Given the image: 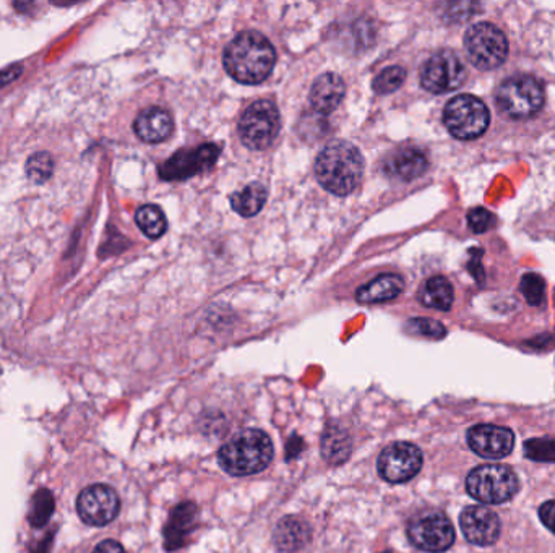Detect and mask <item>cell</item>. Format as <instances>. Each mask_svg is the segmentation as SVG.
Returning a JSON list of instances; mask_svg holds the SVG:
<instances>
[{
    "mask_svg": "<svg viewBox=\"0 0 555 553\" xmlns=\"http://www.w3.org/2000/svg\"><path fill=\"white\" fill-rule=\"evenodd\" d=\"M525 457L538 463H555V439H531L525 443Z\"/></svg>",
    "mask_w": 555,
    "mask_h": 553,
    "instance_id": "obj_29",
    "label": "cell"
},
{
    "mask_svg": "<svg viewBox=\"0 0 555 553\" xmlns=\"http://www.w3.org/2000/svg\"><path fill=\"white\" fill-rule=\"evenodd\" d=\"M383 553H390V552H383Z\"/></svg>",
    "mask_w": 555,
    "mask_h": 553,
    "instance_id": "obj_36",
    "label": "cell"
},
{
    "mask_svg": "<svg viewBox=\"0 0 555 553\" xmlns=\"http://www.w3.org/2000/svg\"><path fill=\"white\" fill-rule=\"evenodd\" d=\"M135 221L141 232L150 239L161 238L168 229L166 216L156 205H143L135 213Z\"/></svg>",
    "mask_w": 555,
    "mask_h": 553,
    "instance_id": "obj_25",
    "label": "cell"
},
{
    "mask_svg": "<svg viewBox=\"0 0 555 553\" xmlns=\"http://www.w3.org/2000/svg\"><path fill=\"white\" fill-rule=\"evenodd\" d=\"M20 73H21L20 67H12V69H7V71H0V88L9 85L12 81H15L20 77Z\"/></svg>",
    "mask_w": 555,
    "mask_h": 553,
    "instance_id": "obj_35",
    "label": "cell"
},
{
    "mask_svg": "<svg viewBox=\"0 0 555 553\" xmlns=\"http://www.w3.org/2000/svg\"><path fill=\"white\" fill-rule=\"evenodd\" d=\"M405 289V281L398 274H382L356 292V299L361 304H377L397 299Z\"/></svg>",
    "mask_w": 555,
    "mask_h": 553,
    "instance_id": "obj_21",
    "label": "cell"
},
{
    "mask_svg": "<svg viewBox=\"0 0 555 553\" xmlns=\"http://www.w3.org/2000/svg\"><path fill=\"white\" fill-rule=\"evenodd\" d=\"M121 509V500L114 489L105 483L87 487L77 500L79 516L89 526H106L114 521Z\"/></svg>",
    "mask_w": 555,
    "mask_h": 553,
    "instance_id": "obj_13",
    "label": "cell"
},
{
    "mask_svg": "<svg viewBox=\"0 0 555 553\" xmlns=\"http://www.w3.org/2000/svg\"><path fill=\"white\" fill-rule=\"evenodd\" d=\"M27 176L33 184H45L54 172V159L49 153L41 151L35 153L33 156H29L27 161Z\"/></svg>",
    "mask_w": 555,
    "mask_h": 553,
    "instance_id": "obj_27",
    "label": "cell"
},
{
    "mask_svg": "<svg viewBox=\"0 0 555 553\" xmlns=\"http://www.w3.org/2000/svg\"><path fill=\"white\" fill-rule=\"evenodd\" d=\"M421 302L425 307L435 308L447 312L453 304V288L445 278L433 276L429 281L424 284L423 290L419 294Z\"/></svg>",
    "mask_w": 555,
    "mask_h": 553,
    "instance_id": "obj_23",
    "label": "cell"
},
{
    "mask_svg": "<svg viewBox=\"0 0 555 553\" xmlns=\"http://www.w3.org/2000/svg\"><path fill=\"white\" fill-rule=\"evenodd\" d=\"M93 553H125V550L122 545L115 540H103L101 544L97 545Z\"/></svg>",
    "mask_w": 555,
    "mask_h": 553,
    "instance_id": "obj_34",
    "label": "cell"
},
{
    "mask_svg": "<svg viewBox=\"0 0 555 553\" xmlns=\"http://www.w3.org/2000/svg\"><path fill=\"white\" fill-rule=\"evenodd\" d=\"M423 467V453L413 443L398 441L380 453L377 469L383 481L403 483L411 481Z\"/></svg>",
    "mask_w": 555,
    "mask_h": 553,
    "instance_id": "obj_11",
    "label": "cell"
},
{
    "mask_svg": "<svg viewBox=\"0 0 555 553\" xmlns=\"http://www.w3.org/2000/svg\"><path fill=\"white\" fill-rule=\"evenodd\" d=\"M220 147L206 143L192 150H181L159 166V176L164 180H185L212 169L218 156Z\"/></svg>",
    "mask_w": 555,
    "mask_h": 553,
    "instance_id": "obj_12",
    "label": "cell"
},
{
    "mask_svg": "<svg viewBox=\"0 0 555 553\" xmlns=\"http://www.w3.org/2000/svg\"><path fill=\"white\" fill-rule=\"evenodd\" d=\"M492 213H489L485 208H475L467 213V226L476 234H484L492 228Z\"/></svg>",
    "mask_w": 555,
    "mask_h": 553,
    "instance_id": "obj_32",
    "label": "cell"
},
{
    "mask_svg": "<svg viewBox=\"0 0 555 553\" xmlns=\"http://www.w3.org/2000/svg\"><path fill=\"white\" fill-rule=\"evenodd\" d=\"M265 202H266V189L258 182L247 185L231 197V205L234 211L246 218L256 216V213L264 208Z\"/></svg>",
    "mask_w": 555,
    "mask_h": 553,
    "instance_id": "obj_24",
    "label": "cell"
},
{
    "mask_svg": "<svg viewBox=\"0 0 555 553\" xmlns=\"http://www.w3.org/2000/svg\"><path fill=\"white\" fill-rule=\"evenodd\" d=\"M174 129L168 111L159 107H148L141 111L133 122V130L140 140L147 143H161L168 140Z\"/></svg>",
    "mask_w": 555,
    "mask_h": 553,
    "instance_id": "obj_16",
    "label": "cell"
},
{
    "mask_svg": "<svg viewBox=\"0 0 555 553\" xmlns=\"http://www.w3.org/2000/svg\"><path fill=\"white\" fill-rule=\"evenodd\" d=\"M497 105L513 119H526L541 111L544 89L539 80L531 75H515L497 89Z\"/></svg>",
    "mask_w": 555,
    "mask_h": 553,
    "instance_id": "obj_5",
    "label": "cell"
},
{
    "mask_svg": "<svg viewBox=\"0 0 555 553\" xmlns=\"http://www.w3.org/2000/svg\"><path fill=\"white\" fill-rule=\"evenodd\" d=\"M322 455L330 465H343L351 455V439L340 425H328L322 437Z\"/></svg>",
    "mask_w": 555,
    "mask_h": 553,
    "instance_id": "obj_22",
    "label": "cell"
},
{
    "mask_svg": "<svg viewBox=\"0 0 555 553\" xmlns=\"http://www.w3.org/2000/svg\"><path fill=\"white\" fill-rule=\"evenodd\" d=\"M518 487V477L509 465H479L467 477V493L485 505H500L511 500Z\"/></svg>",
    "mask_w": 555,
    "mask_h": 553,
    "instance_id": "obj_4",
    "label": "cell"
},
{
    "mask_svg": "<svg viewBox=\"0 0 555 553\" xmlns=\"http://www.w3.org/2000/svg\"><path fill=\"white\" fill-rule=\"evenodd\" d=\"M467 59L479 71H493L502 65L509 54V41L491 23L473 25L465 35Z\"/></svg>",
    "mask_w": 555,
    "mask_h": 553,
    "instance_id": "obj_7",
    "label": "cell"
},
{
    "mask_svg": "<svg viewBox=\"0 0 555 553\" xmlns=\"http://www.w3.org/2000/svg\"><path fill=\"white\" fill-rule=\"evenodd\" d=\"M467 79V71L457 54L450 51L433 54L424 62L421 69V85L427 91L441 95L459 88Z\"/></svg>",
    "mask_w": 555,
    "mask_h": 553,
    "instance_id": "obj_10",
    "label": "cell"
},
{
    "mask_svg": "<svg viewBox=\"0 0 555 553\" xmlns=\"http://www.w3.org/2000/svg\"><path fill=\"white\" fill-rule=\"evenodd\" d=\"M408 539L424 552H445L455 542V529L441 511H424L409 521Z\"/></svg>",
    "mask_w": 555,
    "mask_h": 553,
    "instance_id": "obj_9",
    "label": "cell"
},
{
    "mask_svg": "<svg viewBox=\"0 0 555 553\" xmlns=\"http://www.w3.org/2000/svg\"><path fill=\"white\" fill-rule=\"evenodd\" d=\"M273 459V443L265 432L247 429L224 443L218 453L220 465L231 475L264 471Z\"/></svg>",
    "mask_w": 555,
    "mask_h": 553,
    "instance_id": "obj_3",
    "label": "cell"
},
{
    "mask_svg": "<svg viewBox=\"0 0 555 553\" xmlns=\"http://www.w3.org/2000/svg\"><path fill=\"white\" fill-rule=\"evenodd\" d=\"M223 62L226 71L239 83L258 85L273 71L276 53L264 35L244 31L228 45Z\"/></svg>",
    "mask_w": 555,
    "mask_h": 553,
    "instance_id": "obj_1",
    "label": "cell"
},
{
    "mask_svg": "<svg viewBox=\"0 0 555 553\" xmlns=\"http://www.w3.org/2000/svg\"><path fill=\"white\" fill-rule=\"evenodd\" d=\"M539 518L542 521V524L555 534V500L546 501L539 508Z\"/></svg>",
    "mask_w": 555,
    "mask_h": 553,
    "instance_id": "obj_33",
    "label": "cell"
},
{
    "mask_svg": "<svg viewBox=\"0 0 555 553\" xmlns=\"http://www.w3.org/2000/svg\"><path fill=\"white\" fill-rule=\"evenodd\" d=\"M310 526L298 516H286L274 527V545L282 552H298L310 540Z\"/></svg>",
    "mask_w": 555,
    "mask_h": 553,
    "instance_id": "obj_20",
    "label": "cell"
},
{
    "mask_svg": "<svg viewBox=\"0 0 555 553\" xmlns=\"http://www.w3.org/2000/svg\"><path fill=\"white\" fill-rule=\"evenodd\" d=\"M459 526L471 544L492 545L500 534V519L492 509L481 505L467 507L459 516Z\"/></svg>",
    "mask_w": 555,
    "mask_h": 553,
    "instance_id": "obj_15",
    "label": "cell"
},
{
    "mask_svg": "<svg viewBox=\"0 0 555 553\" xmlns=\"http://www.w3.org/2000/svg\"><path fill=\"white\" fill-rule=\"evenodd\" d=\"M364 172L361 151L348 141H333L318 155L315 176L330 194L346 197L356 190Z\"/></svg>",
    "mask_w": 555,
    "mask_h": 553,
    "instance_id": "obj_2",
    "label": "cell"
},
{
    "mask_svg": "<svg viewBox=\"0 0 555 553\" xmlns=\"http://www.w3.org/2000/svg\"><path fill=\"white\" fill-rule=\"evenodd\" d=\"M310 105L322 114L333 113L344 97V83L336 73H324L310 89Z\"/></svg>",
    "mask_w": 555,
    "mask_h": 553,
    "instance_id": "obj_17",
    "label": "cell"
},
{
    "mask_svg": "<svg viewBox=\"0 0 555 553\" xmlns=\"http://www.w3.org/2000/svg\"><path fill=\"white\" fill-rule=\"evenodd\" d=\"M489 111L484 103L471 95L455 96L443 111V122L458 140H473L489 127Z\"/></svg>",
    "mask_w": 555,
    "mask_h": 553,
    "instance_id": "obj_6",
    "label": "cell"
},
{
    "mask_svg": "<svg viewBox=\"0 0 555 553\" xmlns=\"http://www.w3.org/2000/svg\"><path fill=\"white\" fill-rule=\"evenodd\" d=\"M406 71L399 65H391L385 71H380L377 79L374 80V89L379 95H390L393 91H397L403 83H405Z\"/></svg>",
    "mask_w": 555,
    "mask_h": 553,
    "instance_id": "obj_28",
    "label": "cell"
},
{
    "mask_svg": "<svg viewBox=\"0 0 555 553\" xmlns=\"http://www.w3.org/2000/svg\"><path fill=\"white\" fill-rule=\"evenodd\" d=\"M429 166L423 151L417 148H403L393 153L385 163V172L388 176L409 182L413 179L423 176Z\"/></svg>",
    "mask_w": 555,
    "mask_h": 553,
    "instance_id": "obj_18",
    "label": "cell"
},
{
    "mask_svg": "<svg viewBox=\"0 0 555 553\" xmlns=\"http://www.w3.org/2000/svg\"><path fill=\"white\" fill-rule=\"evenodd\" d=\"M408 330L411 333L421 334V336L432 338V339H441L447 334L445 326L435 322V320H431V318H415L408 323Z\"/></svg>",
    "mask_w": 555,
    "mask_h": 553,
    "instance_id": "obj_31",
    "label": "cell"
},
{
    "mask_svg": "<svg viewBox=\"0 0 555 553\" xmlns=\"http://www.w3.org/2000/svg\"><path fill=\"white\" fill-rule=\"evenodd\" d=\"M521 290L531 306H539L544 299V281L536 272H528L523 276Z\"/></svg>",
    "mask_w": 555,
    "mask_h": 553,
    "instance_id": "obj_30",
    "label": "cell"
},
{
    "mask_svg": "<svg viewBox=\"0 0 555 553\" xmlns=\"http://www.w3.org/2000/svg\"><path fill=\"white\" fill-rule=\"evenodd\" d=\"M280 113L272 101H256L248 105L239 121L240 140L250 150L268 148L280 133Z\"/></svg>",
    "mask_w": 555,
    "mask_h": 553,
    "instance_id": "obj_8",
    "label": "cell"
},
{
    "mask_svg": "<svg viewBox=\"0 0 555 553\" xmlns=\"http://www.w3.org/2000/svg\"><path fill=\"white\" fill-rule=\"evenodd\" d=\"M197 507L194 503H182L172 509L168 524L164 527V547L169 552L181 549L185 544L190 531L195 527Z\"/></svg>",
    "mask_w": 555,
    "mask_h": 553,
    "instance_id": "obj_19",
    "label": "cell"
},
{
    "mask_svg": "<svg viewBox=\"0 0 555 553\" xmlns=\"http://www.w3.org/2000/svg\"><path fill=\"white\" fill-rule=\"evenodd\" d=\"M467 445L479 457L485 459H500L510 455L515 445V435L507 427L483 423L469 429Z\"/></svg>",
    "mask_w": 555,
    "mask_h": 553,
    "instance_id": "obj_14",
    "label": "cell"
},
{
    "mask_svg": "<svg viewBox=\"0 0 555 553\" xmlns=\"http://www.w3.org/2000/svg\"><path fill=\"white\" fill-rule=\"evenodd\" d=\"M55 508V500L53 493L46 489H41L35 493L29 509V523L33 527L46 526V523L53 516Z\"/></svg>",
    "mask_w": 555,
    "mask_h": 553,
    "instance_id": "obj_26",
    "label": "cell"
}]
</instances>
